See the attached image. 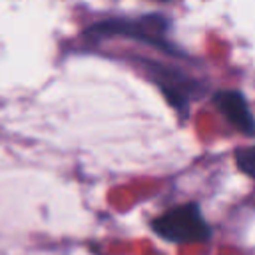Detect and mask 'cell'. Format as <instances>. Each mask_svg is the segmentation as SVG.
<instances>
[{"label": "cell", "mask_w": 255, "mask_h": 255, "mask_svg": "<svg viewBox=\"0 0 255 255\" xmlns=\"http://www.w3.org/2000/svg\"><path fill=\"white\" fill-rule=\"evenodd\" d=\"M151 227L159 237L173 243H193L209 237V225L195 203H185L163 211L151 221Z\"/></svg>", "instance_id": "1"}, {"label": "cell", "mask_w": 255, "mask_h": 255, "mask_svg": "<svg viewBox=\"0 0 255 255\" xmlns=\"http://www.w3.org/2000/svg\"><path fill=\"white\" fill-rule=\"evenodd\" d=\"M165 20L157 16H147V18H137V20H106L100 22L90 30V34H126L133 38H143L149 44H155L163 50H169V44L163 42V30H165Z\"/></svg>", "instance_id": "2"}, {"label": "cell", "mask_w": 255, "mask_h": 255, "mask_svg": "<svg viewBox=\"0 0 255 255\" xmlns=\"http://www.w3.org/2000/svg\"><path fill=\"white\" fill-rule=\"evenodd\" d=\"M215 106L225 120L245 135H255V120L249 112L247 100L235 90H221L215 94Z\"/></svg>", "instance_id": "3"}, {"label": "cell", "mask_w": 255, "mask_h": 255, "mask_svg": "<svg viewBox=\"0 0 255 255\" xmlns=\"http://www.w3.org/2000/svg\"><path fill=\"white\" fill-rule=\"evenodd\" d=\"M235 163L243 173H247L249 177L255 179V145L239 147L235 151Z\"/></svg>", "instance_id": "4"}]
</instances>
